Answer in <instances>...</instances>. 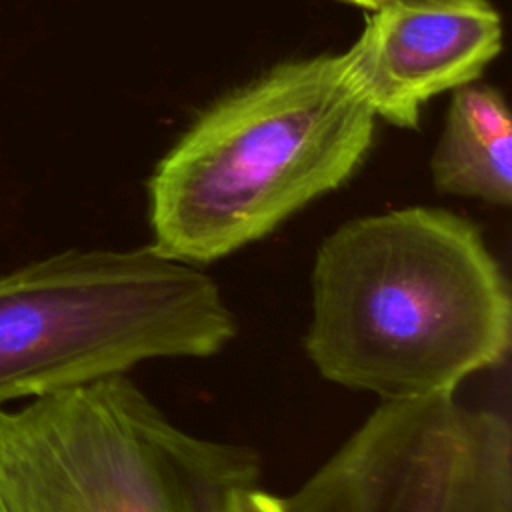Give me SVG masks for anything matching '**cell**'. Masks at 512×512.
<instances>
[{"label":"cell","instance_id":"6da1fadb","mask_svg":"<svg viewBox=\"0 0 512 512\" xmlns=\"http://www.w3.org/2000/svg\"><path fill=\"white\" fill-rule=\"evenodd\" d=\"M304 350L378 402L456 394L512 344L506 276L466 218L408 206L352 218L318 246Z\"/></svg>","mask_w":512,"mask_h":512},{"label":"cell","instance_id":"7a4b0ae2","mask_svg":"<svg viewBox=\"0 0 512 512\" xmlns=\"http://www.w3.org/2000/svg\"><path fill=\"white\" fill-rule=\"evenodd\" d=\"M376 116L342 54L282 64L210 106L148 182L152 248L204 266L342 186Z\"/></svg>","mask_w":512,"mask_h":512},{"label":"cell","instance_id":"3957f363","mask_svg":"<svg viewBox=\"0 0 512 512\" xmlns=\"http://www.w3.org/2000/svg\"><path fill=\"white\" fill-rule=\"evenodd\" d=\"M234 336L200 266L152 246L70 248L0 276V408L152 360L210 358Z\"/></svg>","mask_w":512,"mask_h":512},{"label":"cell","instance_id":"277c9868","mask_svg":"<svg viewBox=\"0 0 512 512\" xmlns=\"http://www.w3.org/2000/svg\"><path fill=\"white\" fill-rule=\"evenodd\" d=\"M260 454L172 422L128 374L0 408V512H232Z\"/></svg>","mask_w":512,"mask_h":512},{"label":"cell","instance_id":"5b68a950","mask_svg":"<svg viewBox=\"0 0 512 512\" xmlns=\"http://www.w3.org/2000/svg\"><path fill=\"white\" fill-rule=\"evenodd\" d=\"M288 512H512V428L456 394L378 402Z\"/></svg>","mask_w":512,"mask_h":512},{"label":"cell","instance_id":"8992f818","mask_svg":"<svg viewBox=\"0 0 512 512\" xmlns=\"http://www.w3.org/2000/svg\"><path fill=\"white\" fill-rule=\"evenodd\" d=\"M500 46L486 0H416L374 10L342 60L376 118L412 128L424 102L472 84Z\"/></svg>","mask_w":512,"mask_h":512},{"label":"cell","instance_id":"52a82bcc","mask_svg":"<svg viewBox=\"0 0 512 512\" xmlns=\"http://www.w3.org/2000/svg\"><path fill=\"white\" fill-rule=\"evenodd\" d=\"M510 148L512 124L502 94L490 86H460L432 154V182L442 194L510 206Z\"/></svg>","mask_w":512,"mask_h":512},{"label":"cell","instance_id":"ba28073f","mask_svg":"<svg viewBox=\"0 0 512 512\" xmlns=\"http://www.w3.org/2000/svg\"><path fill=\"white\" fill-rule=\"evenodd\" d=\"M232 512H288V510L284 506V498L270 494L260 486H254L236 498Z\"/></svg>","mask_w":512,"mask_h":512},{"label":"cell","instance_id":"9c48e42d","mask_svg":"<svg viewBox=\"0 0 512 512\" xmlns=\"http://www.w3.org/2000/svg\"><path fill=\"white\" fill-rule=\"evenodd\" d=\"M344 2H350V4H356V6H362L366 10H380L384 6H390V4H400V2H416V0H344Z\"/></svg>","mask_w":512,"mask_h":512}]
</instances>
